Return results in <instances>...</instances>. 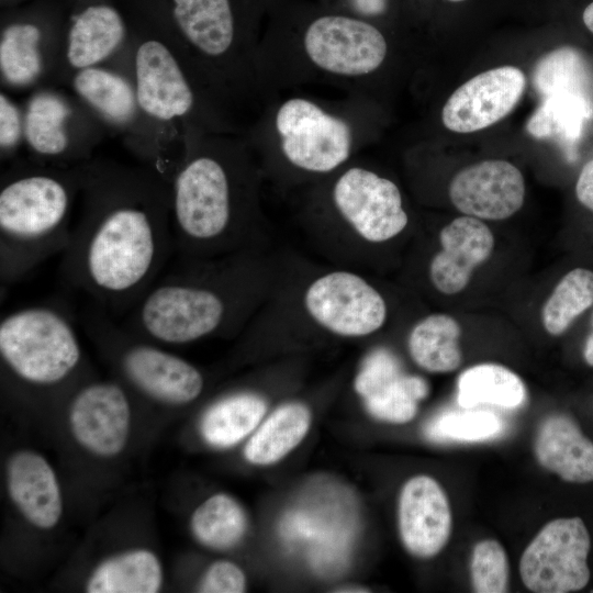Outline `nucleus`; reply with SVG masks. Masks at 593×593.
<instances>
[{"mask_svg":"<svg viewBox=\"0 0 593 593\" xmlns=\"http://www.w3.org/2000/svg\"><path fill=\"white\" fill-rule=\"evenodd\" d=\"M77 219L59 276L112 316L127 314L176 255L170 181L147 166L76 165Z\"/></svg>","mask_w":593,"mask_h":593,"instance_id":"f257e3e1","label":"nucleus"},{"mask_svg":"<svg viewBox=\"0 0 593 593\" xmlns=\"http://www.w3.org/2000/svg\"><path fill=\"white\" fill-rule=\"evenodd\" d=\"M245 134L193 132L170 179L176 255L210 257L244 240L254 170Z\"/></svg>","mask_w":593,"mask_h":593,"instance_id":"f03ea898","label":"nucleus"},{"mask_svg":"<svg viewBox=\"0 0 593 593\" xmlns=\"http://www.w3.org/2000/svg\"><path fill=\"white\" fill-rule=\"evenodd\" d=\"M176 256L122 324L161 345L189 344L238 325L242 260L215 264L208 257Z\"/></svg>","mask_w":593,"mask_h":593,"instance_id":"7ed1b4c3","label":"nucleus"},{"mask_svg":"<svg viewBox=\"0 0 593 593\" xmlns=\"http://www.w3.org/2000/svg\"><path fill=\"white\" fill-rule=\"evenodd\" d=\"M79 193L76 166L14 161L0 181V281L16 283L67 248Z\"/></svg>","mask_w":593,"mask_h":593,"instance_id":"20e7f679","label":"nucleus"},{"mask_svg":"<svg viewBox=\"0 0 593 593\" xmlns=\"http://www.w3.org/2000/svg\"><path fill=\"white\" fill-rule=\"evenodd\" d=\"M384 34L357 15L324 13L290 41L265 40L260 67L269 96L280 87L325 82L359 96V87L383 66Z\"/></svg>","mask_w":593,"mask_h":593,"instance_id":"39448f33","label":"nucleus"},{"mask_svg":"<svg viewBox=\"0 0 593 593\" xmlns=\"http://www.w3.org/2000/svg\"><path fill=\"white\" fill-rule=\"evenodd\" d=\"M245 136L253 145L272 149L296 171L334 172L359 146V96L340 103L295 93L270 98Z\"/></svg>","mask_w":593,"mask_h":593,"instance_id":"423d86ee","label":"nucleus"},{"mask_svg":"<svg viewBox=\"0 0 593 593\" xmlns=\"http://www.w3.org/2000/svg\"><path fill=\"white\" fill-rule=\"evenodd\" d=\"M130 57L138 104L163 137L174 171L189 134L240 133L210 105L167 37L138 38L130 47Z\"/></svg>","mask_w":593,"mask_h":593,"instance_id":"0eeeda50","label":"nucleus"},{"mask_svg":"<svg viewBox=\"0 0 593 593\" xmlns=\"http://www.w3.org/2000/svg\"><path fill=\"white\" fill-rule=\"evenodd\" d=\"M0 357L12 378L41 389L66 383L83 361L70 313L52 302L22 306L1 317Z\"/></svg>","mask_w":593,"mask_h":593,"instance_id":"6e6552de","label":"nucleus"},{"mask_svg":"<svg viewBox=\"0 0 593 593\" xmlns=\"http://www.w3.org/2000/svg\"><path fill=\"white\" fill-rule=\"evenodd\" d=\"M86 333L113 358L126 385L166 406L194 402L203 392V373L191 362L143 337L94 303L80 316Z\"/></svg>","mask_w":593,"mask_h":593,"instance_id":"1a4fd4ad","label":"nucleus"},{"mask_svg":"<svg viewBox=\"0 0 593 593\" xmlns=\"http://www.w3.org/2000/svg\"><path fill=\"white\" fill-rule=\"evenodd\" d=\"M74 96L103 124L123 137L131 152L170 180L174 172L168 148L143 113L131 76L104 65L89 67L69 78Z\"/></svg>","mask_w":593,"mask_h":593,"instance_id":"9d476101","label":"nucleus"},{"mask_svg":"<svg viewBox=\"0 0 593 593\" xmlns=\"http://www.w3.org/2000/svg\"><path fill=\"white\" fill-rule=\"evenodd\" d=\"M24 111V143L32 160L72 167L92 158L103 124L76 97L41 88Z\"/></svg>","mask_w":593,"mask_h":593,"instance_id":"9b49d317","label":"nucleus"},{"mask_svg":"<svg viewBox=\"0 0 593 593\" xmlns=\"http://www.w3.org/2000/svg\"><path fill=\"white\" fill-rule=\"evenodd\" d=\"M590 546L589 532L580 517L549 522L522 555L523 583L536 593L582 590L590 580L586 563Z\"/></svg>","mask_w":593,"mask_h":593,"instance_id":"f8f14e48","label":"nucleus"},{"mask_svg":"<svg viewBox=\"0 0 593 593\" xmlns=\"http://www.w3.org/2000/svg\"><path fill=\"white\" fill-rule=\"evenodd\" d=\"M331 199L340 217L370 243L395 237L409 223L399 187L361 166H350L337 176Z\"/></svg>","mask_w":593,"mask_h":593,"instance_id":"ddd939ff","label":"nucleus"},{"mask_svg":"<svg viewBox=\"0 0 593 593\" xmlns=\"http://www.w3.org/2000/svg\"><path fill=\"white\" fill-rule=\"evenodd\" d=\"M304 306L317 325L343 337L368 336L387 320L382 295L349 271H332L315 279L305 291Z\"/></svg>","mask_w":593,"mask_h":593,"instance_id":"4468645a","label":"nucleus"},{"mask_svg":"<svg viewBox=\"0 0 593 593\" xmlns=\"http://www.w3.org/2000/svg\"><path fill=\"white\" fill-rule=\"evenodd\" d=\"M131 417L127 389L118 381L83 383L69 401L68 419L74 438L99 457H114L124 449Z\"/></svg>","mask_w":593,"mask_h":593,"instance_id":"2eb2a0df","label":"nucleus"},{"mask_svg":"<svg viewBox=\"0 0 593 593\" xmlns=\"http://www.w3.org/2000/svg\"><path fill=\"white\" fill-rule=\"evenodd\" d=\"M526 88L524 72L502 66L480 72L457 88L441 111L445 127L472 133L504 119L518 103Z\"/></svg>","mask_w":593,"mask_h":593,"instance_id":"dca6fc26","label":"nucleus"},{"mask_svg":"<svg viewBox=\"0 0 593 593\" xmlns=\"http://www.w3.org/2000/svg\"><path fill=\"white\" fill-rule=\"evenodd\" d=\"M458 211L479 220L511 217L523 205L525 180L517 167L502 159L483 160L459 171L449 184Z\"/></svg>","mask_w":593,"mask_h":593,"instance_id":"f3484780","label":"nucleus"},{"mask_svg":"<svg viewBox=\"0 0 593 593\" xmlns=\"http://www.w3.org/2000/svg\"><path fill=\"white\" fill-rule=\"evenodd\" d=\"M398 521L401 541L412 556L428 559L439 553L451 532V511L439 483L424 474L407 480L399 497Z\"/></svg>","mask_w":593,"mask_h":593,"instance_id":"a211bd4d","label":"nucleus"},{"mask_svg":"<svg viewBox=\"0 0 593 593\" xmlns=\"http://www.w3.org/2000/svg\"><path fill=\"white\" fill-rule=\"evenodd\" d=\"M127 29L121 13L110 4L93 3L71 20L55 72L69 78L77 71L104 65L124 47Z\"/></svg>","mask_w":593,"mask_h":593,"instance_id":"6ab92c4d","label":"nucleus"},{"mask_svg":"<svg viewBox=\"0 0 593 593\" xmlns=\"http://www.w3.org/2000/svg\"><path fill=\"white\" fill-rule=\"evenodd\" d=\"M440 250L429 264V279L444 294L462 291L474 269L493 253L494 236L479 219L463 215L452 220L439 232Z\"/></svg>","mask_w":593,"mask_h":593,"instance_id":"aec40b11","label":"nucleus"},{"mask_svg":"<svg viewBox=\"0 0 593 593\" xmlns=\"http://www.w3.org/2000/svg\"><path fill=\"white\" fill-rule=\"evenodd\" d=\"M355 388L373 417L393 424L410 422L418 402L428 393L422 378L404 374L396 359L384 350L373 353L366 360Z\"/></svg>","mask_w":593,"mask_h":593,"instance_id":"412c9836","label":"nucleus"},{"mask_svg":"<svg viewBox=\"0 0 593 593\" xmlns=\"http://www.w3.org/2000/svg\"><path fill=\"white\" fill-rule=\"evenodd\" d=\"M9 496L23 517L41 529L55 527L63 513V499L55 471L32 450H19L7 461Z\"/></svg>","mask_w":593,"mask_h":593,"instance_id":"4be33fe9","label":"nucleus"},{"mask_svg":"<svg viewBox=\"0 0 593 593\" xmlns=\"http://www.w3.org/2000/svg\"><path fill=\"white\" fill-rule=\"evenodd\" d=\"M59 48L51 46L42 26L14 21L1 29L0 75L2 85L14 90L36 86L55 72Z\"/></svg>","mask_w":593,"mask_h":593,"instance_id":"5701e85b","label":"nucleus"},{"mask_svg":"<svg viewBox=\"0 0 593 593\" xmlns=\"http://www.w3.org/2000/svg\"><path fill=\"white\" fill-rule=\"evenodd\" d=\"M534 450L538 462L562 480L593 481V443L566 415H551L540 424Z\"/></svg>","mask_w":593,"mask_h":593,"instance_id":"b1692460","label":"nucleus"},{"mask_svg":"<svg viewBox=\"0 0 593 593\" xmlns=\"http://www.w3.org/2000/svg\"><path fill=\"white\" fill-rule=\"evenodd\" d=\"M311 421L312 414L305 404L289 402L280 405L249 436L244 458L255 466L278 462L303 440Z\"/></svg>","mask_w":593,"mask_h":593,"instance_id":"393cba45","label":"nucleus"},{"mask_svg":"<svg viewBox=\"0 0 593 593\" xmlns=\"http://www.w3.org/2000/svg\"><path fill=\"white\" fill-rule=\"evenodd\" d=\"M163 567L155 552L137 548L99 563L86 585L89 593H155L163 584Z\"/></svg>","mask_w":593,"mask_h":593,"instance_id":"a878e982","label":"nucleus"},{"mask_svg":"<svg viewBox=\"0 0 593 593\" xmlns=\"http://www.w3.org/2000/svg\"><path fill=\"white\" fill-rule=\"evenodd\" d=\"M266 412V401L255 393L226 395L210 405L202 415L201 436L212 447H233L255 432Z\"/></svg>","mask_w":593,"mask_h":593,"instance_id":"bb28decb","label":"nucleus"},{"mask_svg":"<svg viewBox=\"0 0 593 593\" xmlns=\"http://www.w3.org/2000/svg\"><path fill=\"white\" fill-rule=\"evenodd\" d=\"M460 336L461 327L452 316L432 314L413 326L407 339L409 353L428 372H451L462 361Z\"/></svg>","mask_w":593,"mask_h":593,"instance_id":"cd10ccee","label":"nucleus"},{"mask_svg":"<svg viewBox=\"0 0 593 593\" xmlns=\"http://www.w3.org/2000/svg\"><path fill=\"white\" fill-rule=\"evenodd\" d=\"M525 400L526 388L522 379L501 365H478L463 371L458 379L457 401L465 409L480 404L516 409Z\"/></svg>","mask_w":593,"mask_h":593,"instance_id":"c85d7f7f","label":"nucleus"},{"mask_svg":"<svg viewBox=\"0 0 593 593\" xmlns=\"http://www.w3.org/2000/svg\"><path fill=\"white\" fill-rule=\"evenodd\" d=\"M593 115L589 97L557 92L544 98L527 122L526 130L535 138H555L572 144L581 136L584 123Z\"/></svg>","mask_w":593,"mask_h":593,"instance_id":"c756f323","label":"nucleus"},{"mask_svg":"<svg viewBox=\"0 0 593 593\" xmlns=\"http://www.w3.org/2000/svg\"><path fill=\"white\" fill-rule=\"evenodd\" d=\"M190 529L203 546L227 550L236 546L247 530V516L240 504L225 493L213 494L192 513Z\"/></svg>","mask_w":593,"mask_h":593,"instance_id":"7c9ffc66","label":"nucleus"},{"mask_svg":"<svg viewBox=\"0 0 593 593\" xmlns=\"http://www.w3.org/2000/svg\"><path fill=\"white\" fill-rule=\"evenodd\" d=\"M593 304V271L575 268L558 282L541 310L548 334L559 336Z\"/></svg>","mask_w":593,"mask_h":593,"instance_id":"2f4dec72","label":"nucleus"},{"mask_svg":"<svg viewBox=\"0 0 593 593\" xmlns=\"http://www.w3.org/2000/svg\"><path fill=\"white\" fill-rule=\"evenodd\" d=\"M591 80L585 59L569 46L542 56L533 74L534 87L542 98L557 92H573L590 98Z\"/></svg>","mask_w":593,"mask_h":593,"instance_id":"473e14b6","label":"nucleus"},{"mask_svg":"<svg viewBox=\"0 0 593 593\" xmlns=\"http://www.w3.org/2000/svg\"><path fill=\"white\" fill-rule=\"evenodd\" d=\"M502 429V421L486 411L448 412L428 423L425 433L432 440H483Z\"/></svg>","mask_w":593,"mask_h":593,"instance_id":"72a5a7b5","label":"nucleus"},{"mask_svg":"<svg viewBox=\"0 0 593 593\" xmlns=\"http://www.w3.org/2000/svg\"><path fill=\"white\" fill-rule=\"evenodd\" d=\"M471 584L478 593H503L508 586V562L502 545L493 539L479 541L471 555Z\"/></svg>","mask_w":593,"mask_h":593,"instance_id":"f704fd0d","label":"nucleus"},{"mask_svg":"<svg viewBox=\"0 0 593 593\" xmlns=\"http://www.w3.org/2000/svg\"><path fill=\"white\" fill-rule=\"evenodd\" d=\"M350 545V538L339 536L313 540L309 551L312 569L323 577L340 573L348 564Z\"/></svg>","mask_w":593,"mask_h":593,"instance_id":"c9c22d12","label":"nucleus"},{"mask_svg":"<svg viewBox=\"0 0 593 593\" xmlns=\"http://www.w3.org/2000/svg\"><path fill=\"white\" fill-rule=\"evenodd\" d=\"M24 142V111L9 97L0 93L1 159H11Z\"/></svg>","mask_w":593,"mask_h":593,"instance_id":"e433bc0d","label":"nucleus"},{"mask_svg":"<svg viewBox=\"0 0 593 593\" xmlns=\"http://www.w3.org/2000/svg\"><path fill=\"white\" fill-rule=\"evenodd\" d=\"M246 584L245 573L236 563L228 560H217L204 572L198 591L204 593H242L245 592Z\"/></svg>","mask_w":593,"mask_h":593,"instance_id":"4c0bfd02","label":"nucleus"},{"mask_svg":"<svg viewBox=\"0 0 593 593\" xmlns=\"http://www.w3.org/2000/svg\"><path fill=\"white\" fill-rule=\"evenodd\" d=\"M575 194L580 203L593 212V159L583 166L577 180Z\"/></svg>","mask_w":593,"mask_h":593,"instance_id":"58836bf2","label":"nucleus"},{"mask_svg":"<svg viewBox=\"0 0 593 593\" xmlns=\"http://www.w3.org/2000/svg\"><path fill=\"white\" fill-rule=\"evenodd\" d=\"M349 4L358 16L374 18L387 12L389 0H349Z\"/></svg>","mask_w":593,"mask_h":593,"instance_id":"ea45409f","label":"nucleus"},{"mask_svg":"<svg viewBox=\"0 0 593 593\" xmlns=\"http://www.w3.org/2000/svg\"><path fill=\"white\" fill-rule=\"evenodd\" d=\"M582 21L585 27L593 33V1L589 3L582 13Z\"/></svg>","mask_w":593,"mask_h":593,"instance_id":"a19ab883","label":"nucleus"},{"mask_svg":"<svg viewBox=\"0 0 593 593\" xmlns=\"http://www.w3.org/2000/svg\"><path fill=\"white\" fill-rule=\"evenodd\" d=\"M583 355L586 363L593 366V332L589 335L586 339Z\"/></svg>","mask_w":593,"mask_h":593,"instance_id":"79ce46f5","label":"nucleus"},{"mask_svg":"<svg viewBox=\"0 0 593 593\" xmlns=\"http://www.w3.org/2000/svg\"><path fill=\"white\" fill-rule=\"evenodd\" d=\"M336 592H346V593L355 592V593H359V592H369V590H367L363 586H358V585H346V586L338 588V590H336Z\"/></svg>","mask_w":593,"mask_h":593,"instance_id":"37998d69","label":"nucleus"},{"mask_svg":"<svg viewBox=\"0 0 593 593\" xmlns=\"http://www.w3.org/2000/svg\"><path fill=\"white\" fill-rule=\"evenodd\" d=\"M447 1H450V2H462V1H466V0H447Z\"/></svg>","mask_w":593,"mask_h":593,"instance_id":"c03bdc74","label":"nucleus"}]
</instances>
